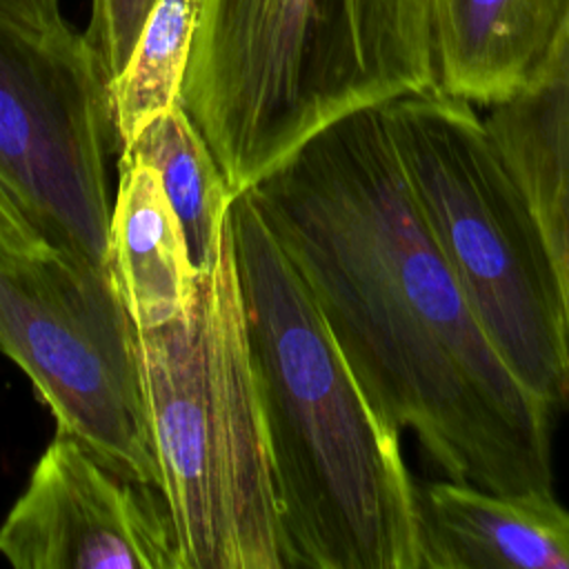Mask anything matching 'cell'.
I'll use <instances>...</instances> for the list:
<instances>
[{"instance_id": "cell-1", "label": "cell", "mask_w": 569, "mask_h": 569, "mask_svg": "<svg viewBox=\"0 0 569 569\" xmlns=\"http://www.w3.org/2000/svg\"><path fill=\"white\" fill-rule=\"evenodd\" d=\"M251 191L382 418L449 480L553 493L556 409L471 311L409 196L382 104L333 122Z\"/></svg>"}, {"instance_id": "cell-2", "label": "cell", "mask_w": 569, "mask_h": 569, "mask_svg": "<svg viewBox=\"0 0 569 569\" xmlns=\"http://www.w3.org/2000/svg\"><path fill=\"white\" fill-rule=\"evenodd\" d=\"M229 231L284 569H427L400 431L353 376L251 189L233 196Z\"/></svg>"}, {"instance_id": "cell-3", "label": "cell", "mask_w": 569, "mask_h": 569, "mask_svg": "<svg viewBox=\"0 0 569 569\" xmlns=\"http://www.w3.org/2000/svg\"><path fill=\"white\" fill-rule=\"evenodd\" d=\"M431 89L436 0H200L178 104L236 196L333 122Z\"/></svg>"}, {"instance_id": "cell-4", "label": "cell", "mask_w": 569, "mask_h": 569, "mask_svg": "<svg viewBox=\"0 0 569 569\" xmlns=\"http://www.w3.org/2000/svg\"><path fill=\"white\" fill-rule=\"evenodd\" d=\"M158 491L180 569H284L231 231L187 311L138 329Z\"/></svg>"}, {"instance_id": "cell-5", "label": "cell", "mask_w": 569, "mask_h": 569, "mask_svg": "<svg viewBox=\"0 0 569 569\" xmlns=\"http://www.w3.org/2000/svg\"><path fill=\"white\" fill-rule=\"evenodd\" d=\"M409 196L480 327L513 376L569 402L560 280L513 173L471 102L438 89L382 104Z\"/></svg>"}, {"instance_id": "cell-6", "label": "cell", "mask_w": 569, "mask_h": 569, "mask_svg": "<svg viewBox=\"0 0 569 569\" xmlns=\"http://www.w3.org/2000/svg\"><path fill=\"white\" fill-rule=\"evenodd\" d=\"M113 156L111 84L84 33L0 13V180L56 251L102 273Z\"/></svg>"}, {"instance_id": "cell-7", "label": "cell", "mask_w": 569, "mask_h": 569, "mask_svg": "<svg viewBox=\"0 0 569 569\" xmlns=\"http://www.w3.org/2000/svg\"><path fill=\"white\" fill-rule=\"evenodd\" d=\"M0 351L73 436L124 478L158 489L138 327L109 273L51 249L0 262Z\"/></svg>"}, {"instance_id": "cell-8", "label": "cell", "mask_w": 569, "mask_h": 569, "mask_svg": "<svg viewBox=\"0 0 569 569\" xmlns=\"http://www.w3.org/2000/svg\"><path fill=\"white\" fill-rule=\"evenodd\" d=\"M0 553L18 569H180L162 493L64 431L0 525Z\"/></svg>"}, {"instance_id": "cell-9", "label": "cell", "mask_w": 569, "mask_h": 569, "mask_svg": "<svg viewBox=\"0 0 569 569\" xmlns=\"http://www.w3.org/2000/svg\"><path fill=\"white\" fill-rule=\"evenodd\" d=\"M427 569H569V509L553 493L460 480L420 487Z\"/></svg>"}, {"instance_id": "cell-10", "label": "cell", "mask_w": 569, "mask_h": 569, "mask_svg": "<svg viewBox=\"0 0 569 569\" xmlns=\"http://www.w3.org/2000/svg\"><path fill=\"white\" fill-rule=\"evenodd\" d=\"M485 124L549 247L569 322V18L533 76Z\"/></svg>"}, {"instance_id": "cell-11", "label": "cell", "mask_w": 569, "mask_h": 569, "mask_svg": "<svg viewBox=\"0 0 569 569\" xmlns=\"http://www.w3.org/2000/svg\"><path fill=\"white\" fill-rule=\"evenodd\" d=\"M567 18L569 0H436L438 91L480 107L511 98Z\"/></svg>"}, {"instance_id": "cell-12", "label": "cell", "mask_w": 569, "mask_h": 569, "mask_svg": "<svg viewBox=\"0 0 569 569\" xmlns=\"http://www.w3.org/2000/svg\"><path fill=\"white\" fill-rule=\"evenodd\" d=\"M107 271L138 329L160 327L182 316L200 278L156 169L129 151L118 156Z\"/></svg>"}, {"instance_id": "cell-13", "label": "cell", "mask_w": 569, "mask_h": 569, "mask_svg": "<svg viewBox=\"0 0 569 569\" xmlns=\"http://www.w3.org/2000/svg\"><path fill=\"white\" fill-rule=\"evenodd\" d=\"M122 151L156 169L182 227L189 260L204 276L220 256L233 200L213 151L180 104L149 120Z\"/></svg>"}, {"instance_id": "cell-14", "label": "cell", "mask_w": 569, "mask_h": 569, "mask_svg": "<svg viewBox=\"0 0 569 569\" xmlns=\"http://www.w3.org/2000/svg\"><path fill=\"white\" fill-rule=\"evenodd\" d=\"M200 0H156L131 56L111 84L120 151L140 129L180 100Z\"/></svg>"}, {"instance_id": "cell-15", "label": "cell", "mask_w": 569, "mask_h": 569, "mask_svg": "<svg viewBox=\"0 0 569 569\" xmlns=\"http://www.w3.org/2000/svg\"><path fill=\"white\" fill-rule=\"evenodd\" d=\"M156 0H91V18L84 33L109 84L124 69L136 38Z\"/></svg>"}, {"instance_id": "cell-16", "label": "cell", "mask_w": 569, "mask_h": 569, "mask_svg": "<svg viewBox=\"0 0 569 569\" xmlns=\"http://www.w3.org/2000/svg\"><path fill=\"white\" fill-rule=\"evenodd\" d=\"M51 249L53 247L0 180V262L38 258Z\"/></svg>"}, {"instance_id": "cell-17", "label": "cell", "mask_w": 569, "mask_h": 569, "mask_svg": "<svg viewBox=\"0 0 569 569\" xmlns=\"http://www.w3.org/2000/svg\"><path fill=\"white\" fill-rule=\"evenodd\" d=\"M0 13L38 29H62L69 24L62 18L60 0H0Z\"/></svg>"}]
</instances>
